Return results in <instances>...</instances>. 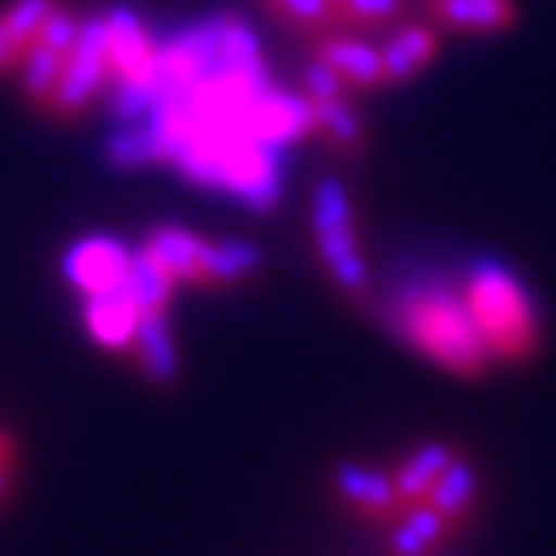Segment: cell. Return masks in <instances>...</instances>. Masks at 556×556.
<instances>
[{
	"label": "cell",
	"mask_w": 556,
	"mask_h": 556,
	"mask_svg": "<svg viewBox=\"0 0 556 556\" xmlns=\"http://www.w3.org/2000/svg\"><path fill=\"white\" fill-rule=\"evenodd\" d=\"M140 305L128 298V289H108V293H91L83 301V326L87 334L100 342L103 351H128L132 334H137Z\"/></svg>",
	"instance_id": "30bf717a"
},
{
	"label": "cell",
	"mask_w": 556,
	"mask_h": 556,
	"mask_svg": "<svg viewBox=\"0 0 556 556\" xmlns=\"http://www.w3.org/2000/svg\"><path fill=\"white\" fill-rule=\"evenodd\" d=\"M9 491V462H0V495Z\"/></svg>",
	"instance_id": "83f0119b"
},
{
	"label": "cell",
	"mask_w": 556,
	"mask_h": 556,
	"mask_svg": "<svg viewBox=\"0 0 556 556\" xmlns=\"http://www.w3.org/2000/svg\"><path fill=\"white\" fill-rule=\"evenodd\" d=\"M202 243L206 239L194 236L190 227H178V223H161L149 231L144 248L157 256V264L178 280V285H199L202 289Z\"/></svg>",
	"instance_id": "9a60e30c"
},
{
	"label": "cell",
	"mask_w": 556,
	"mask_h": 556,
	"mask_svg": "<svg viewBox=\"0 0 556 556\" xmlns=\"http://www.w3.org/2000/svg\"><path fill=\"white\" fill-rule=\"evenodd\" d=\"M450 532H454V523L441 516L438 507H429L425 498H417V503H408V507L392 519V553L396 556H429L445 544Z\"/></svg>",
	"instance_id": "2e32d148"
},
{
	"label": "cell",
	"mask_w": 556,
	"mask_h": 556,
	"mask_svg": "<svg viewBox=\"0 0 556 556\" xmlns=\"http://www.w3.org/2000/svg\"><path fill=\"white\" fill-rule=\"evenodd\" d=\"M318 59L326 62L330 71H338L342 83L355 87V91L388 87V79H383V54H379V46H371V41L326 34V38H318Z\"/></svg>",
	"instance_id": "8fae6325"
},
{
	"label": "cell",
	"mask_w": 556,
	"mask_h": 556,
	"mask_svg": "<svg viewBox=\"0 0 556 556\" xmlns=\"http://www.w3.org/2000/svg\"><path fill=\"white\" fill-rule=\"evenodd\" d=\"M438 50H441L438 25H429V21L400 25L396 34L379 46V54H383V79L388 83L413 79L417 71H425L429 62L438 59Z\"/></svg>",
	"instance_id": "7c38bea8"
},
{
	"label": "cell",
	"mask_w": 556,
	"mask_h": 556,
	"mask_svg": "<svg viewBox=\"0 0 556 556\" xmlns=\"http://www.w3.org/2000/svg\"><path fill=\"white\" fill-rule=\"evenodd\" d=\"M309 116H314V132L330 140L338 153H355L358 144H363V124H358L355 108L346 103V96L342 100L309 103Z\"/></svg>",
	"instance_id": "7402d4cb"
},
{
	"label": "cell",
	"mask_w": 556,
	"mask_h": 556,
	"mask_svg": "<svg viewBox=\"0 0 556 556\" xmlns=\"http://www.w3.org/2000/svg\"><path fill=\"white\" fill-rule=\"evenodd\" d=\"M450 457H454V445L450 441H425L420 450H413V457L400 466L396 475V491L404 503H417V498H425V491L433 486V478L450 466Z\"/></svg>",
	"instance_id": "44dd1931"
},
{
	"label": "cell",
	"mask_w": 556,
	"mask_h": 556,
	"mask_svg": "<svg viewBox=\"0 0 556 556\" xmlns=\"http://www.w3.org/2000/svg\"><path fill=\"white\" fill-rule=\"evenodd\" d=\"M462 298L478 321V334L486 342L491 358L503 363H523L536 355L540 346V318L536 301L528 285L495 256H478L466 273Z\"/></svg>",
	"instance_id": "3957f363"
},
{
	"label": "cell",
	"mask_w": 556,
	"mask_h": 556,
	"mask_svg": "<svg viewBox=\"0 0 556 556\" xmlns=\"http://www.w3.org/2000/svg\"><path fill=\"white\" fill-rule=\"evenodd\" d=\"M137 367L153 383H174L178 379V342H174V326H169V309H153V314H140L132 346Z\"/></svg>",
	"instance_id": "4fadbf2b"
},
{
	"label": "cell",
	"mask_w": 556,
	"mask_h": 556,
	"mask_svg": "<svg viewBox=\"0 0 556 556\" xmlns=\"http://www.w3.org/2000/svg\"><path fill=\"white\" fill-rule=\"evenodd\" d=\"M256 243L248 239H206L202 243V289H223V285H243L260 273Z\"/></svg>",
	"instance_id": "e0dca14e"
},
{
	"label": "cell",
	"mask_w": 556,
	"mask_h": 556,
	"mask_svg": "<svg viewBox=\"0 0 556 556\" xmlns=\"http://www.w3.org/2000/svg\"><path fill=\"white\" fill-rule=\"evenodd\" d=\"M388 321L413 351L433 358L450 376L475 379L491 363V351L478 334V321L466 298L445 285H433V280L400 285L388 305Z\"/></svg>",
	"instance_id": "6da1fadb"
},
{
	"label": "cell",
	"mask_w": 556,
	"mask_h": 556,
	"mask_svg": "<svg viewBox=\"0 0 556 556\" xmlns=\"http://www.w3.org/2000/svg\"><path fill=\"white\" fill-rule=\"evenodd\" d=\"M124 289H128V298L140 305V314H153V309H169L178 280L161 268L157 256H153L149 248H137V252H132V264H128V277H124Z\"/></svg>",
	"instance_id": "ffe728a7"
},
{
	"label": "cell",
	"mask_w": 556,
	"mask_h": 556,
	"mask_svg": "<svg viewBox=\"0 0 556 556\" xmlns=\"http://www.w3.org/2000/svg\"><path fill=\"white\" fill-rule=\"evenodd\" d=\"M351 87L342 83V75L338 71H330L321 59H309L305 62V71H301V96L309 103H318V100H342Z\"/></svg>",
	"instance_id": "484cf974"
},
{
	"label": "cell",
	"mask_w": 556,
	"mask_h": 556,
	"mask_svg": "<svg viewBox=\"0 0 556 556\" xmlns=\"http://www.w3.org/2000/svg\"><path fill=\"white\" fill-rule=\"evenodd\" d=\"M338 25H358V29H379L392 25L404 13V0H334Z\"/></svg>",
	"instance_id": "cb8c5ba5"
},
{
	"label": "cell",
	"mask_w": 556,
	"mask_h": 556,
	"mask_svg": "<svg viewBox=\"0 0 556 556\" xmlns=\"http://www.w3.org/2000/svg\"><path fill=\"white\" fill-rule=\"evenodd\" d=\"M309 219H314V239H318L321 264H326L330 280L342 293L363 298L371 277H367V260H363V248H358L355 236V211H351V199H346L342 181L321 178L314 186Z\"/></svg>",
	"instance_id": "277c9868"
},
{
	"label": "cell",
	"mask_w": 556,
	"mask_h": 556,
	"mask_svg": "<svg viewBox=\"0 0 556 556\" xmlns=\"http://www.w3.org/2000/svg\"><path fill=\"white\" fill-rule=\"evenodd\" d=\"M268 9L289 21V25L309 29V34H321V29L338 25L334 0H268Z\"/></svg>",
	"instance_id": "d4e9b609"
},
{
	"label": "cell",
	"mask_w": 556,
	"mask_h": 556,
	"mask_svg": "<svg viewBox=\"0 0 556 556\" xmlns=\"http://www.w3.org/2000/svg\"><path fill=\"white\" fill-rule=\"evenodd\" d=\"M103 153L116 169H140V165L157 161V144H153L144 124H119L116 132L108 137V144H103Z\"/></svg>",
	"instance_id": "603a6c76"
},
{
	"label": "cell",
	"mask_w": 556,
	"mask_h": 556,
	"mask_svg": "<svg viewBox=\"0 0 556 556\" xmlns=\"http://www.w3.org/2000/svg\"><path fill=\"white\" fill-rule=\"evenodd\" d=\"M9 457H13V445H9V438L0 433V462H9Z\"/></svg>",
	"instance_id": "4316f807"
},
{
	"label": "cell",
	"mask_w": 556,
	"mask_h": 556,
	"mask_svg": "<svg viewBox=\"0 0 556 556\" xmlns=\"http://www.w3.org/2000/svg\"><path fill=\"white\" fill-rule=\"evenodd\" d=\"M475 498H478V470L475 462H466V457H450V466L425 491V503L438 507L450 523H462V519L470 516L475 511Z\"/></svg>",
	"instance_id": "d6986e66"
},
{
	"label": "cell",
	"mask_w": 556,
	"mask_h": 556,
	"mask_svg": "<svg viewBox=\"0 0 556 556\" xmlns=\"http://www.w3.org/2000/svg\"><path fill=\"white\" fill-rule=\"evenodd\" d=\"M248 132L264 144H273V149H289L293 140L314 132L309 100L301 91H285L277 83H268L252 103V112H248Z\"/></svg>",
	"instance_id": "ba28073f"
},
{
	"label": "cell",
	"mask_w": 556,
	"mask_h": 556,
	"mask_svg": "<svg viewBox=\"0 0 556 556\" xmlns=\"http://www.w3.org/2000/svg\"><path fill=\"white\" fill-rule=\"evenodd\" d=\"M112 83V66H108V25L103 13L79 21V38L71 46V54L62 62V75L50 91L46 108L54 116H79L91 100H100Z\"/></svg>",
	"instance_id": "5b68a950"
},
{
	"label": "cell",
	"mask_w": 556,
	"mask_h": 556,
	"mask_svg": "<svg viewBox=\"0 0 556 556\" xmlns=\"http://www.w3.org/2000/svg\"><path fill=\"white\" fill-rule=\"evenodd\" d=\"M429 13L457 34H503L519 17L516 0H429Z\"/></svg>",
	"instance_id": "5bb4252c"
},
{
	"label": "cell",
	"mask_w": 556,
	"mask_h": 556,
	"mask_svg": "<svg viewBox=\"0 0 556 556\" xmlns=\"http://www.w3.org/2000/svg\"><path fill=\"white\" fill-rule=\"evenodd\" d=\"M79 38V17L71 13V9H62L54 4V13L46 17L41 25L38 41L25 50V59L17 62L21 66V87H25V96L34 103H46L50 100V91H54V83L62 75V62L71 54V46Z\"/></svg>",
	"instance_id": "8992f818"
},
{
	"label": "cell",
	"mask_w": 556,
	"mask_h": 556,
	"mask_svg": "<svg viewBox=\"0 0 556 556\" xmlns=\"http://www.w3.org/2000/svg\"><path fill=\"white\" fill-rule=\"evenodd\" d=\"M169 165L186 181L202 190H223L256 215L277 206L285 186L280 149L256 137H194L169 157Z\"/></svg>",
	"instance_id": "7a4b0ae2"
},
{
	"label": "cell",
	"mask_w": 556,
	"mask_h": 556,
	"mask_svg": "<svg viewBox=\"0 0 556 556\" xmlns=\"http://www.w3.org/2000/svg\"><path fill=\"white\" fill-rule=\"evenodd\" d=\"M128 264H132V248L116 236L79 239V243H71V252H66V260H62L66 280L79 289L83 298L119 289L124 277H128Z\"/></svg>",
	"instance_id": "52a82bcc"
},
{
	"label": "cell",
	"mask_w": 556,
	"mask_h": 556,
	"mask_svg": "<svg viewBox=\"0 0 556 556\" xmlns=\"http://www.w3.org/2000/svg\"><path fill=\"white\" fill-rule=\"evenodd\" d=\"M54 4L59 0H13L0 13V75L25 59V50L38 41L41 25L54 13Z\"/></svg>",
	"instance_id": "ac0fdd59"
},
{
	"label": "cell",
	"mask_w": 556,
	"mask_h": 556,
	"mask_svg": "<svg viewBox=\"0 0 556 556\" xmlns=\"http://www.w3.org/2000/svg\"><path fill=\"white\" fill-rule=\"evenodd\" d=\"M334 491L358 516L371 519H396L404 511V498L396 491V478L371 470V466H355V462H342L334 470Z\"/></svg>",
	"instance_id": "9c48e42d"
}]
</instances>
